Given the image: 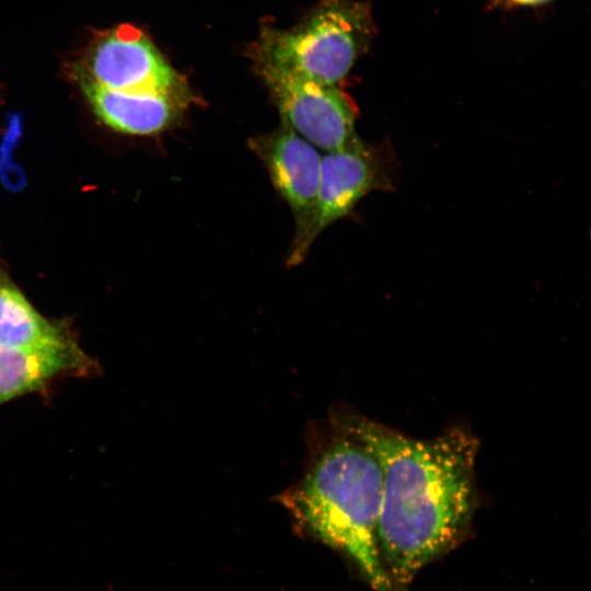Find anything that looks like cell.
<instances>
[{
  "instance_id": "obj_5",
  "label": "cell",
  "mask_w": 591,
  "mask_h": 591,
  "mask_svg": "<svg viewBox=\"0 0 591 591\" xmlns=\"http://www.w3.org/2000/svg\"><path fill=\"white\" fill-rule=\"evenodd\" d=\"M258 69L283 124L325 152L339 150L357 137L355 108L335 85L258 61Z\"/></svg>"
},
{
  "instance_id": "obj_8",
  "label": "cell",
  "mask_w": 591,
  "mask_h": 591,
  "mask_svg": "<svg viewBox=\"0 0 591 591\" xmlns=\"http://www.w3.org/2000/svg\"><path fill=\"white\" fill-rule=\"evenodd\" d=\"M96 361L72 338L25 347L0 348V406L46 391L67 376H91Z\"/></svg>"
},
{
  "instance_id": "obj_4",
  "label": "cell",
  "mask_w": 591,
  "mask_h": 591,
  "mask_svg": "<svg viewBox=\"0 0 591 591\" xmlns=\"http://www.w3.org/2000/svg\"><path fill=\"white\" fill-rule=\"evenodd\" d=\"M390 158L358 138L322 155L315 206L305 230L293 241L288 265L302 263L323 230L346 217L367 194L394 189Z\"/></svg>"
},
{
  "instance_id": "obj_9",
  "label": "cell",
  "mask_w": 591,
  "mask_h": 591,
  "mask_svg": "<svg viewBox=\"0 0 591 591\" xmlns=\"http://www.w3.org/2000/svg\"><path fill=\"white\" fill-rule=\"evenodd\" d=\"M76 78L94 113L111 128L130 135H153L177 121L187 100L161 93H131L95 82L83 68Z\"/></svg>"
},
{
  "instance_id": "obj_3",
  "label": "cell",
  "mask_w": 591,
  "mask_h": 591,
  "mask_svg": "<svg viewBox=\"0 0 591 591\" xmlns=\"http://www.w3.org/2000/svg\"><path fill=\"white\" fill-rule=\"evenodd\" d=\"M372 35L369 9L352 0H324L291 31H266L257 60L316 82L343 80Z\"/></svg>"
},
{
  "instance_id": "obj_1",
  "label": "cell",
  "mask_w": 591,
  "mask_h": 591,
  "mask_svg": "<svg viewBox=\"0 0 591 591\" xmlns=\"http://www.w3.org/2000/svg\"><path fill=\"white\" fill-rule=\"evenodd\" d=\"M343 428L381 465L379 549L395 591H406L421 568L452 549L468 529L477 440L460 429L415 439L363 418Z\"/></svg>"
},
{
  "instance_id": "obj_10",
  "label": "cell",
  "mask_w": 591,
  "mask_h": 591,
  "mask_svg": "<svg viewBox=\"0 0 591 591\" xmlns=\"http://www.w3.org/2000/svg\"><path fill=\"white\" fill-rule=\"evenodd\" d=\"M74 338L63 324L43 316L0 265V348L60 343Z\"/></svg>"
},
{
  "instance_id": "obj_2",
  "label": "cell",
  "mask_w": 591,
  "mask_h": 591,
  "mask_svg": "<svg viewBox=\"0 0 591 591\" xmlns=\"http://www.w3.org/2000/svg\"><path fill=\"white\" fill-rule=\"evenodd\" d=\"M343 430L283 501L304 530L349 556L375 591H395L378 542L382 468L370 449Z\"/></svg>"
},
{
  "instance_id": "obj_6",
  "label": "cell",
  "mask_w": 591,
  "mask_h": 591,
  "mask_svg": "<svg viewBox=\"0 0 591 591\" xmlns=\"http://www.w3.org/2000/svg\"><path fill=\"white\" fill-rule=\"evenodd\" d=\"M99 84L131 93H161L187 100V89L152 42L124 24L102 32L81 66Z\"/></svg>"
},
{
  "instance_id": "obj_7",
  "label": "cell",
  "mask_w": 591,
  "mask_h": 591,
  "mask_svg": "<svg viewBox=\"0 0 591 591\" xmlns=\"http://www.w3.org/2000/svg\"><path fill=\"white\" fill-rule=\"evenodd\" d=\"M250 146L292 210L297 227L294 239L298 237L305 230L315 206L322 155L286 124L276 131L251 139Z\"/></svg>"
}]
</instances>
